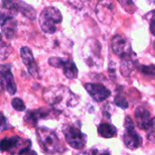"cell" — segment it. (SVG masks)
I'll return each mask as SVG.
<instances>
[{
	"instance_id": "cell-1",
	"label": "cell",
	"mask_w": 155,
	"mask_h": 155,
	"mask_svg": "<svg viewBox=\"0 0 155 155\" xmlns=\"http://www.w3.org/2000/svg\"><path fill=\"white\" fill-rule=\"evenodd\" d=\"M44 100L51 107L58 112H63L65 108H72L78 104L79 97L70 91L69 88L63 85L50 86L45 89L43 93Z\"/></svg>"
},
{
	"instance_id": "cell-2",
	"label": "cell",
	"mask_w": 155,
	"mask_h": 155,
	"mask_svg": "<svg viewBox=\"0 0 155 155\" xmlns=\"http://www.w3.org/2000/svg\"><path fill=\"white\" fill-rule=\"evenodd\" d=\"M36 137L39 145L45 153L54 154L62 153L64 150L58 136L51 129L45 127L38 128L36 130Z\"/></svg>"
},
{
	"instance_id": "cell-3",
	"label": "cell",
	"mask_w": 155,
	"mask_h": 155,
	"mask_svg": "<svg viewBox=\"0 0 155 155\" xmlns=\"http://www.w3.org/2000/svg\"><path fill=\"white\" fill-rule=\"evenodd\" d=\"M38 21L43 32L54 34L57 30V25L62 23L63 16L59 9L54 6H48L42 10Z\"/></svg>"
},
{
	"instance_id": "cell-4",
	"label": "cell",
	"mask_w": 155,
	"mask_h": 155,
	"mask_svg": "<svg viewBox=\"0 0 155 155\" xmlns=\"http://www.w3.org/2000/svg\"><path fill=\"white\" fill-rule=\"evenodd\" d=\"M101 45L94 38L87 39L82 49L83 58L85 64L90 67H99L103 64L101 56Z\"/></svg>"
},
{
	"instance_id": "cell-5",
	"label": "cell",
	"mask_w": 155,
	"mask_h": 155,
	"mask_svg": "<svg viewBox=\"0 0 155 155\" xmlns=\"http://www.w3.org/2000/svg\"><path fill=\"white\" fill-rule=\"evenodd\" d=\"M22 13L30 20H35L36 17L35 10L22 0H2V14L15 15Z\"/></svg>"
},
{
	"instance_id": "cell-6",
	"label": "cell",
	"mask_w": 155,
	"mask_h": 155,
	"mask_svg": "<svg viewBox=\"0 0 155 155\" xmlns=\"http://www.w3.org/2000/svg\"><path fill=\"white\" fill-rule=\"evenodd\" d=\"M63 134L66 143L74 149H83L86 144V135L82 133L81 129L75 125L66 124L63 126Z\"/></svg>"
},
{
	"instance_id": "cell-7",
	"label": "cell",
	"mask_w": 155,
	"mask_h": 155,
	"mask_svg": "<svg viewBox=\"0 0 155 155\" xmlns=\"http://www.w3.org/2000/svg\"><path fill=\"white\" fill-rule=\"evenodd\" d=\"M124 125V133L123 136L124 143L128 149L136 150L142 144V137L136 132L134 121L130 116H126Z\"/></svg>"
},
{
	"instance_id": "cell-8",
	"label": "cell",
	"mask_w": 155,
	"mask_h": 155,
	"mask_svg": "<svg viewBox=\"0 0 155 155\" xmlns=\"http://www.w3.org/2000/svg\"><path fill=\"white\" fill-rule=\"evenodd\" d=\"M115 14V7L113 0H99L95 6V15L100 22L104 25H111Z\"/></svg>"
},
{
	"instance_id": "cell-9",
	"label": "cell",
	"mask_w": 155,
	"mask_h": 155,
	"mask_svg": "<svg viewBox=\"0 0 155 155\" xmlns=\"http://www.w3.org/2000/svg\"><path fill=\"white\" fill-rule=\"evenodd\" d=\"M48 64L54 67L62 68L65 77L68 79H74L78 75V69L72 60L60 57H51L48 60Z\"/></svg>"
},
{
	"instance_id": "cell-10",
	"label": "cell",
	"mask_w": 155,
	"mask_h": 155,
	"mask_svg": "<svg viewBox=\"0 0 155 155\" xmlns=\"http://www.w3.org/2000/svg\"><path fill=\"white\" fill-rule=\"evenodd\" d=\"M112 50L119 57L124 58L134 54L131 44L124 36L117 35L112 39Z\"/></svg>"
},
{
	"instance_id": "cell-11",
	"label": "cell",
	"mask_w": 155,
	"mask_h": 155,
	"mask_svg": "<svg viewBox=\"0 0 155 155\" xmlns=\"http://www.w3.org/2000/svg\"><path fill=\"white\" fill-rule=\"evenodd\" d=\"M20 54H21L22 61H23L24 64L26 66L30 75L35 79H39L40 78L39 68H38L37 64L35 61L32 51L28 47L24 46L20 49Z\"/></svg>"
},
{
	"instance_id": "cell-12",
	"label": "cell",
	"mask_w": 155,
	"mask_h": 155,
	"mask_svg": "<svg viewBox=\"0 0 155 155\" xmlns=\"http://www.w3.org/2000/svg\"><path fill=\"white\" fill-rule=\"evenodd\" d=\"M51 110H47L45 108H39L37 110H33V111H29L25 114L24 120L25 122L31 125V126H35L37 124V122L40 119H46L50 116L53 115V114L58 113L57 110H55L54 108L51 107Z\"/></svg>"
},
{
	"instance_id": "cell-13",
	"label": "cell",
	"mask_w": 155,
	"mask_h": 155,
	"mask_svg": "<svg viewBox=\"0 0 155 155\" xmlns=\"http://www.w3.org/2000/svg\"><path fill=\"white\" fill-rule=\"evenodd\" d=\"M84 87L87 93L91 95V97L98 103L105 101L111 95V91L107 87H105L104 84H101L89 83V84H86Z\"/></svg>"
},
{
	"instance_id": "cell-14",
	"label": "cell",
	"mask_w": 155,
	"mask_h": 155,
	"mask_svg": "<svg viewBox=\"0 0 155 155\" xmlns=\"http://www.w3.org/2000/svg\"><path fill=\"white\" fill-rule=\"evenodd\" d=\"M1 30L7 39H13L17 32V21L13 15L1 14Z\"/></svg>"
},
{
	"instance_id": "cell-15",
	"label": "cell",
	"mask_w": 155,
	"mask_h": 155,
	"mask_svg": "<svg viewBox=\"0 0 155 155\" xmlns=\"http://www.w3.org/2000/svg\"><path fill=\"white\" fill-rule=\"evenodd\" d=\"M1 84L2 87L10 94L14 95L16 93V85L14 76L11 73V69L7 64H2L1 68Z\"/></svg>"
},
{
	"instance_id": "cell-16",
	"label": "cell",
	"mask_w": 155,
	"mask_h": 155,
	"mask_svg": "<svg viewBox=\"0 0 155 155\" xmlns=\"http://www.w3.org/2000/svg\"><path fill=\"white\" fill-rule=\"evenodd\" d=\"M137 125L142 130H147L151 124V114L144 106H138L134 112Z\"/></svg>"
},
{
	"instance_id": "cell-17",
	"label": "cell",
	"mask_w": 155,
	"mask_h": 155,
	"mask_svg": "<svg viewBox=\"0 0 155 155\" xmlns=\"http://www.w3.org/2000/svg\"><path fill=\"white\" fill-rule=\"evenodd\" d=\"M23 140L18 136L7 137L2 140L1 142V151L7 152L11 154L17 153L16 149L19 147V144H22Z\"/></svg>"
},
{
	"instance_id": "cell-18",
	"label": "cell",
	"mask_w": 155,
	"mask_h": 155,
	"mask_svg": "<svg viewBox=\"0 0 155 155\" xmlns=\"http://www.w3.org/2000/svg\"><path fill=\"white\" fill-rule=\"evenodd\" d=\"M122 59H123V61L121 63V67H120L121 74L124 76H129L132 74V72L138 66L135 54L134 53L131 55L126 56Z\"/></svg>"
},
{
	"instance_id": "cell-19",
	"label": "cell",
	"mask_w": 155,
	"mask_h": 155,
	"mask_svg": "<svg viewBox=\"0 0 155 155\" xmlns=\"http://www.w3.org/2000/svg\"><path fill=\"white\" fill-rule=\"evenodd\" d=\"M98 134L104 138H113L116 135L117 129L110 124L103 123L98 126Z\"/></svg>"
},
{
	"instance_id": "cell-20",
	"label": "cell",
	"mask_w": 155,
	"mask_h": 155,
	"mask_svg": "<svg viewBox=\"0 0 155 155\" xmlns=\"http://www.w3.org/2000/svg\"><path fill=\"white\" fill-rule=\"evenodd\" d=\"M92 0H68L69 4L75 9L82 10L89 5Z\"/></svg>"
},
{
	"instance_id": "cell-21",
	"label": "cell",
	"mask_w": 155,
	"mask_h": 155,
	"mask_svg": "<svg viewBox=\"0 0 155 155\" xmlns=\"http://www.w3.org/2000/svg\"><path fill=\"white\" fill-rule=\"evenodd\" d=\"M137 69L145 75H153L155 76V65L150 64V65H138Z\"/></svg>"
},
{
	"instance_id": "cell-22",
	"label": "cell",
	"mask_w": 155,
	"mask_h": 155,
	"mask_svg": "<svg viewBox=\"0 0 155 155\" xmlns=\"http://www.w3.org/2000/svg\"><path fill=\"white\" fill-rule=\"evenodd\" d=\"M120 5L130 14H134L135 12V5L133 2V0H117Z\"/></svg>"
},
{
	"instance_id": "cell-23",
	"label": "cell",
	"mask_w": 155,
	"mask_h": 155,
	"mask_svg": "<svg viewBox=\"0 0 155 155\" xmlns=\"http://www.w3.org/2000/svg\"><path fill=\"white\" fill-rule=\"evenodd\" d=\"M147 138L150 142L155 143V117L152 119L149 127L147 128Z\"/></svg>"
},
{
	"instance_id": "cell-24",
	"label": "cell",
	"mask_w": 155,
	"mask_h": 155,
	"mask_svg": "<svg viewBox=\"0 0 155 155\" xmlns=\"http://www.w3.org/2000/svg\"><path fill=\"white\" fill-rule=\"evenodd\" d=\"M114 103L117 106L123 108V109H126L128 108L129 104H128V101L126 100V98L123 95V94H118L115 98H114Z\"/></svg>"
},
{
	"instance_id": "cell-25",
	"label": "cell",
	"mask_w": 155,
	"mask_h": 155,
	"mask_svg": "<svg viewBox=\"0 0 155 155\" xmlns=\"http://www.w3.org/2000/svg\"><path fill=\"white\" fill-rule=\"evenodd\" d=\"M12 106L17 112H23L25 110V105L20 98H14L12 100Z\"/></svg>"
},
{
	"instance_id": "cell-26",
	"label": "cell",
	"mask_w": 155,
	"mask_h": 155,
	"mask_svg": "<svg viewBox=\"0 0 155 155\" xmlns=\"http://www.w3.org/2000/svg\"><path fill=\"white\" fill-rule=\"evenodd\" d=\"M150 15H152V17H149V16H145V17L150 21V30H151V33L153 35H155V11L151 12Z\"/></svg>"
},
{
	"instance_id": "cell-27",
	"label": "cell",
	"mask_w": 155,
	"mask_h": 155,
	"mask_svg": "<svg viewBox=\"0 0 155 155\" xmlns=\"http://www.w3.org/2000/svg\"><path fill=\"white\" fill-rule=\"evenodd\" d=\"M8 49H10V45H5L4 42H2V46H1V59L4 60L6 56H8Z\"/></svg>"
},
{
	"instance_id": "cell-28",
	"label": "cell",
	"mask_w": 155,
	"mask_h": 155,
	"mask_svg": "<svg viewBox=\"0 0 155 155\" xmlns=\"http://www.w3.org/2000/svg\"><path fill=\"white\" fill-rule=\"evenodd\" d=\"M6 118L4 116V114H2V123H1V131L3 132V131H5V130H6L7 128H8V124H6Z\"/></svg>"
},
{
	"instance_id": "cell-29",
	"label": "cell",
	"mask_w": 155,
	"mask_h": 155,
	"mask_svg": "<svg viewBox=\"0 0 155 155\" xmlns=\"http://www.w3.org/2000/svg\"><path fill=\"white\" fill-rule=\"evenodd\" d=\"M151 3H153V4H155V0H149Z\"/></svg>"
},
{
	"instance_id": "cell-30",
	"label": "cell",
	"mask_w": 155,
	"mask_h": 155,
	"mask_svg": "<svg viewBox=\"0 0 155 155\" xmlns=\"http://www.w3.org/2000/svg\"><path fill=\"white\" fill-rule=\"evenodd\" d=\"M153 48H154V50H155V41H154V43H153Z\"/></svg>"
}]
</instances>
